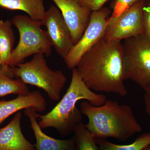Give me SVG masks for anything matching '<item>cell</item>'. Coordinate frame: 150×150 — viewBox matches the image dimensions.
<instances>
[{
    "mask_svg": "<svg viewBox=\"0 0 150 150\" xmlns=\"http://www.w3.org/2000/svg\"><path fill=\"white\" fill-rule=\"evenodd\" d=\"M91 90L126 96L123 44L102 38L86 52L76 68Z\"/></svg>",
    "mask_w": 150,
    "mask_h": 150,
    "instance_id": "6da1fadb",
    "label": "cell"
},
{
    "mask_svg": "<svg viewBox=\"0 0 150 150\" xmlns=\"http://www.w3.org/2000/svg\"><path fill=\"white\" fill-rule=\"evenodd\" d=\"M80 110L88 118L86 127L95 139L112 138L125 142L142 132V126L127 105L108 100L95 106L84 100L81 103Z\"/></svg>",
    "mask_w": 150,
    "mask_h": 150,
    "instance_id": "7a4b0ae2",
    "label": "cell"
},
{
    "mask_svg": "<svg viewBox=\"0 0 150 150\" xmlns=\"http://www.w3.org/2000/svg\"><path fill=\"white\" fill-rule=\"evenodd\" d=\"M80 100H87L94 106H99L107 100L104 95L96 93L88 87L74 68L69 86L62 99L50 112L45 115L39 114L40 128H54L62 137L74 133L82 120V113L76 106Z\"/></svg>",
    "mask_w": 150,
    "mask_h": 150,
    "instance_id": "3957f363",
    "label": "cell"
},
{
    "mask_svg": "<svg viewBox=\"0 0 150 150\" xmlns=\"http://www.w3.org/2000/svg\"><path fill=\"white\" fill-rule=\"evenodd\" d=\"M45 54H35L28 62L10 67L11 76L21 80L25 84L42 89L52 100H59L67 79L61 71L49 68Z\"/></svg>",
    "mask_w": 150,
    "mask_h": 150,
    "instance_id": "277c9868",
    "label": "cell"
},
{
    "mask_svg": "<svg viewBox=\"0 0 150 150\" xmlns=\"http://www.w3.org/2000/svg\"><path fill=\"white\" fill-rule=\"evenodd\" d=\"M11 21L18 30L19 40L11 54L9 67L16 66L33 55L50 56L52 44L47 31L41 28V21L21 15L14 16Z\"/></svg>",
    "mask_w": 150,
    "mask_h": 150,
    "instance_id": "5b68a950",
    "label": "cell"
},
{
    "mask_svg": "<svg viewBox=\"0 0 150 150\" xmlns=\"http://www.w3.org/2000/svg\"><path fill=\"white\" fill-rule=\"evenodd\" d=\"M123 46L125 80L145 91L150 88V41L143 34L125 39Z\"/></svg>",
    "mask_w": 150,
    "mask_h": 150,
    "instance_id": "8992f818",
    "label": "cell"
},
{
    "mask_svg": "<svg viewBox=\"0 0 150 150\" xmlns=\"http://www.w3.org/2000/svg\"><path fill=\"white\" fill-rule=\"evenodd\" d=\"M145 0L134 4L119 15L109 17L108 20L104 39L121 41L144 33L143 14Z\"/></svg>",
    "mask_w": 150,
    "mask_h": 150,
    "instance_id": "52a82bcc",
    "label": "cell"
},
{
    "mask_svg": "<svg viewBox=\"0 0 150 150\" xmlns=\"http://www.w3.org/2000/svg\"><path fill=\"white\" fill-rule=\"evenodd\" d=\"M111 13L110 9L103 7L92 12L88 27L80 40L74 45L64 59L69 69L76 68L85 54L104 38L108 20Z\"/></svg>",
    "mask_w": 150,
    "mask_h": 150,
    "instance_id": "ba28073f",
    "label": "cell"
},
{
    "mask_svg": "<svg viewBox=\"0 0 150 150\" xmlns=\"http://www.w3.org/2000/svg\"><path fill=\"white\" fill-rule=\"evenodd\" d=\"M41 22L46 27L52 46L57 54L64 59L74 44L69 30L59 9L51 6Z\"/></svg>",
    "mask_w": 150,
    "mask_h": 150,
    "instance_id": "9c48e42d",
    "label": "cell"
},
{
    "mask_svg": "<svg viewBox=\"0 0 150 150\" xmlns=\"http://www.w3.org/2000/svg\"><path fill=\"white\" fill-rule=\"evenodd\" d=\"M59 9L69 30L74 45L88 27L92 12L81 6L76 0H52Z\"/></svg>",
    "mask_w": 150,
    "mask_h": 150,
    "instance_id": "30bf717a",
    "label": "cell"
},
{
    "mask_svg": "<svg viewBox=\"0 0 150 150\" xmlns=\"http://www.w3.org/2000/svg\"><path fill=\"white\" fill-rule=\"evenodd\" d=\"M46 108V100L37 91H30L26 95H18L11 100H0V125L11 115L20 110L31 108L36 112H42Z\"/></svg>",
    "mask_w": 150,
    "mask_h": 150,
    "instance_id": "8fae6325",
    "label": "cell"
},
{
    "mask_svg": "<svg viewBox=\"0 0 150 150\" xmlns=\"http://www.w3.org/2000/svg\"><path fill=\"white\" fill-rule=\"evenodd\" d=\"M28 118L35 139V150H75L74 136L67 139H58L45 134L40 128L37 119L39 114L31 108L24 110Z\"/></svg>",
    "mask_w": 150,
    "mask_h": 150,
    "instance_id": "7c38bea8",
    "label": "cell"
},
{
    "mask_svg": "<svg viewBox=\"0 0 150 150\" xmlns=\"http://www.w3.org/2000/svg\"><path fill=\"white\" fill-rule=\"evenodd\" d=\"M21 112H16L8 124L0 129V150H35L21 128Z\"/></svg>",
    "mask_w": 150,
    "mask_h": 150,
    "instance_id": "4fadbf2b",
    "label": "cell"
},
{
    "mask_svg": "<svg viewBox=\"0 0 150 150\" xmlns=\"http://www.w3.org/2000/svg\"><path fill=\"white\" fill-rule=\"evenodd\" d=\"M0 8L10 11H21L30 18L41 21L45 11L43 0H0Z\"/></svg>",
    "mask_w": 150,
    "mask_h": 150,
    "instance_id": "5bb4252c",
    "label": "cell"
},
{
    "mask_svg": "<svg viewBox=\"0 0 150 150\" xmlns=\"http://www.w3.org/2000/svg\"><path fill=\"white\" fill-rule=\"evenodd\" d=\"M12 25L10 21L0 20V69L9 74L8 62L15 42Z\"/></svg>",
    "mask_w": 150,
    "mask_h": 150,
    "instance_id": "9a60e30c",
    "label": "cell"
},
{
    "mask_svg": "<svg viewBox=\"0 0 150 150\" xmlns=\"http://www.w3.org/2000/svg\"><path fill=\"white\" fill-rule=\"evenodd\" d=\"M26 84L19 79H13L0 69V98L10 94L26 95L30 92Z\"/></svg>",
    "mask_w": 150,
    "mask_h": 150,
    "instance_id": "2e32d148",
    "label": "cell"
},
{
    "mask_svg": "<svg viewBox=\"0 0 150 150\" xmlns=\"http://www.w3.org/2000/svg\"><path fill=\"white\" fill-rule=\"evenodd\" d=\"M95 140L100 150H144L150 146V131L140 135L129 144H116L106 139Z\"/></svg>",
    "mask_w": 150,
    "mask_h": 150,
    "instance_id": "e0dca14e",
    "label": "cell"
},
{
    "mask_svg": "<svg viewBox=\"0 0 150 150\" xmlns=\"http://www.w3.org/2000/svg\"><path fill=\"white\" fill-rule=\"evenodd\" d=\"M75 150H100L95 139L86 128L80 123L74 132Z\"/></svg>",
    "mask_w": 150,
    "mask_h": 150,
    "instance_id": "ac0fdd59",
    "label": "cell"
},
{
    "mask_svg": "<svg viewBox=\"0 0 150 150\" xmlns=\"http://www.w3.org/2000/svg\"><path fill=\"white\" fill-rule=\"evenodd\" d=\"M140 1L142 0H114L112 4L113 11L110 17L117 16L123 11L126 10L131 6Z\"/></svg>",
    "mask_w": 150,
    "mask_h": 150,
    "instance_id": "d6986e66",
    "label": "cell"
},
{
    "mask_svg": "<svg viewBox=\"0 0 150 150\" xmlns=\"http://www.w3.org/2000/svg\"><path fill=\"white\" fill-rule=\"evenodd\" d=\"M80 5L91 11L99 10L108 0H76Z\"/></svg>",
    "mask_w": 150,
    "mask_h": 150,
    "instance_id": "ffe728a7",
    "label": "cell"
},
{
    "mask_svg": "<svg viewBox=\"0 0 150 150\" xmlns=\"http://www.w3.org/2000/svg\"><path fill=\"white\" fill-rule=\"evenodd\" d=\"M144 35L150 41V6H146L143 14Z\"/></svg>",
    "mask_w": 150,
    "mask_h": 150,
    "instance_id": "44dd1931",
    "label": "cell"
},
{
    "mask_svg": "<svg viewBox=\"0 0 150 150\" xmlns=\"http://www.w3.org/2000/svg\"><path fill=\"white\" fill-rule=\"evenodd\" d=\"M144 96L145 109L148 115L150 117V88L145 91Z\"/></svg>",
    "mask_w": 150,
    "mask_h": 150,
    "instance_id": "7402d4cb",
    "label": "cell"
},
{
    "mask_svg": "<svg viewBox=\"0 0 150 150\" xmlns=\"http://www.w3.org/2000/svg\"><path fill=\"white\" fill-rule=\"evenodd\" d=\"M146 6H150V0H146Z\"/></svg>",
    "mask_w": 150,
    "mask_h": 150,
    "instance_id": "603a6c76",
    "label": "cell"
},
{
    "mask_svg": "<svg viewBox=\"0 0 150 150\" xmlns=\"http://www.w3.org/2000/svg\"><path fill=\"white\" fill-rule=\"evenodd\" d=\"M144 150H150V146H148L147 147L144 149Z\"/></svg>",
    "mask_w": 150,
    "mask_h": 150,
    "instance_id": "cb8c5ba5",
    "label": "cell"
},
{
    "mask_svg": "<svg viewBox=\"0 0 150 150\" xmlns=\"http://www.w3.org/2000/svg\"><path fill=\"white\" fill-rule=\"evenodd\" d=\"M1 62H0V67H1Z\"/></svg>",
    "mask_w": 150,
    "mask_h": 150,
    "instance_id": "d4e9b609",
    "label": "cell"
}]
</instances>
